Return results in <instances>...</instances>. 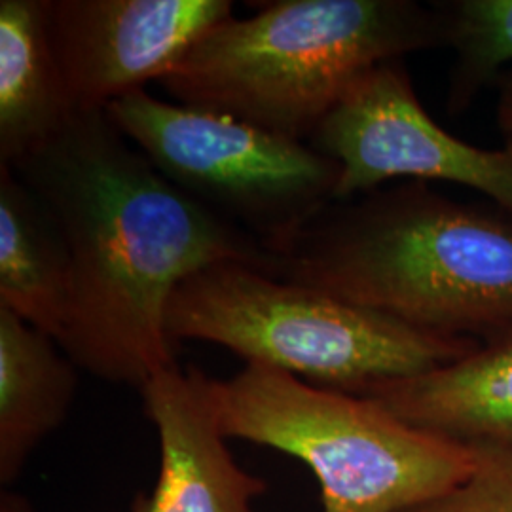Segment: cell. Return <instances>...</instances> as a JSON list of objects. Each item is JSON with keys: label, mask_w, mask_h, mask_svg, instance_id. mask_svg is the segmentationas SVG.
<instances>
[{"label": "cell", "mask_w": 512, "mask_h": 512, "mask_svg": "<svg viewBox=\"0 0 512 512\" xmlns=\"http://www.w3.org/2000/svg\"><path fill=\"white\" fill-rule=\"evenodd\" d=\"M67 243L73 298L57 346L110 384L141 389L177 365L171 296L217 262L264 270L266 249L188 198L112 124L78 112L52 143L12 167Z\"/></svg>", "instance_id": "1"}, {"label": "cell", "mask_w": 512, "mask_h": 512, "mask_svg": "<svg viewBox=\"0 0 512 512\" xmlns=\"http://www.w3.org/2000/svg\"><path fill=\"white\" fill-rule=\"evenodd\" d=\"M266 274L389 315L414 329L475 340L512 336V215L408 181L332 202Z\"/></svg>", "instance_id": "2"}, {"label": "cell", "mask_w": 512, "mask_h": 512, "mask_svg": "<svg viewBox=\"0 0 512 512\" xmlns=\"http://www.w3.org/2000/svg\"><path fill=\"white\" fill-rule=\"evenodd\" d=\"M442 46L439 2L277 0L207 31L160 84L184 107L308 143L363 74Z\"/></svg>", "instance_id": "3"}, {"label": "cell", "mask_w": 512, "mask_h": 512, "mask_svg": "<svg viewBox=\"0 0 512 512\" xmlns=\"http://www.w3.org/2000/svg\"><path fill=\"white\" fill-rule=\"evenodd\" d=\"M167 334L175 344H217L245 365L355 395L454 363L480 346L232 260L184 279L167 308Z\"/></svg>", "instance_id": "4"}, {"label": "cell", "mask_w": 512, "mask_h": 512, "mask_svg": "<svg viewBox=\"0 0 512 512\" xmlns=\"http://www.w3.org/2000/svg\"><path fill=\"white\" fill-rule=\"evenodd\" d=\"M226 439L300 459L321 488L323 512H406L471 475L475 452L401 420L384 404L304 382L270 366L209 378Z\"/></svg>", "instance_id": "5"}, {"label": "cell", "mask_w": 512, "mask_h": 512, "mask_svg": "<svg viewBox=\"0 0 512 512\" xmlns=\"http://www.w3.org/2000/svg\"><path fill=\"white\" fill-rule=\"evenodd\" d=\"M107 114L169 183L268 255L334 202L340 165L308 143L147 90L110 103Z\"/></svg>", "instance_id": "6"}, {"label": "cell", "mask_w": 512, "mask_h": 512, "mask_svg": "<svg viewBox=\"0 0 512 512\" xmlns=\"http://www.w3.org/2000/svg\"><path fill=\"white\" fill-rule=\"evenodd\" d=\"M308 145L340 165L334 202L395 179L454 183L512 215V139L480 148L454 137L423 109L403 59L363 74L311 133Z\"/></svg>", "instance_id": "7"}, {"label": "cell", "mask_w": 512, "mask_h": 512, "mask_svg": "<svg viewBox=\"0 0 512 512\" xmlns=\"http://www.w3.org/2000/svg\"><path fill=\"white\" fill-rule=\"evenodd\" d=\"M232 12L230 0H50V42L74 112L162 82Z\"/></svg>", "instance_id": "8"}, {"label": "cell", "mask_w": 512, "mask_h": 512, "mask_svg": "<svg viewBox=\"0 0 512 512\" xmlns=\"http://www.w3.org/2000/svg\"><path fill=\"white\" fill-rule=\"evenodd\" d=\"M139 391L160 440V475L154 492L139 495L131 512H255L253 501L268 484L247 473L228 450L209 397V376L175 365Z\"/></svg>", "instance_id": "9"}, {"label": "cell", "mask_w": 512, "mask_h": 512, "mask_svg": "<svg viewBox=\"0 0 512 512\" xmlns=\"http://www.w3.org/2000/svg\"><path fill=\"white\" fill-rule=\"evenodd\" d=\"M363 397L475 452L512 456V336L425 374L374 385Z\"/></svg>", "instance_id": "10"}, {"label": "cell", "mask_w": 512, "mask_h": 512, "mask_svg": "<svg viewBox=\"0 0 512 512\" xmlns=\"http://www.w3.org/2000/svg\"><path fill=\"white\" fill-rule=\"evenodd\" d=\"M50 0L0 2V164L14 167L74 118L48 31Z\"/></svg>", "instance_id": "11"}, {"label": "cell", "mask_w": 512, "mask_h": 512, "mask_svg": "<svg viewBox=\"0 0 512 512\" xmlns=\"http://www.w3.org/2000/svg\"><path fill=\"white\" fill-rule=\"evenodd\" d=\"M73 298V266L54 217L18 173L0 164V308L61 336Z\"/></svg>", "instance_id": "12"}, {"label": "cell", "mask_w": 512, "mask_h": 512, "mask_svg": "<svg viewBox=\"0 0 512 512\" xmlns=\"http://www.w3.org/2000/svg\"><path fill=\"white\" fill-rule=\"evenodd\" d=\"M73 361L54 338L0 308V482L12 484L38 446L67 420Z\"/></svg>", "instance_id": "13"}, {"label": "cell", "mask_w": 512, "mask_h": 512, "mask_svg": "<svg viewBox=\"0 0 512 512\" xmlns=\"http://www.w3.org/2000/svg\"><path fill=\"white\" fill-rule=\"evenodd\" d=\"M439 6L446 46L456 52L448 109L458 114L512 63V0H452Z\"/></svg>", "instance_id": "14"}, {"label": "cell", "mask_w": 512, "mask_h": 512, "mask_svg": "<svg viewBox=\"0 0 512 512\" xmlns=\"http://www.w3.org/2000/svg\"><path fill=\"white\" fill-rule=\"evenodd\" d=\"M406 512H512V456L480 452L463 482Z\"/></svg>", "instance_id": "15"}, {"label": "cell", "mask_w": 512, "mask_h": 512, "mask_svg": "<svg viewBox=\"0 0 512 512\" xmlns=\"http://www.w3.org/2000/svg\"><path fill=\"white\" fill-rule=\"evenodd\" d=\"M497 103L495 120L505 139H512V71H505L495 78Z\"/></svg>", "instance_id": "16"}, {"label": "cell", "mask_w": 512, "mask_h": 512, "mask_svg": "<svg viewBox=\"0 0 512 512\" xmlns=\"http://www.w3.org/2000/svg\"><path fill=\"white\" fill-rule=\"evenodd\" d=\"M0 512H33L27 499L16 494H4L0 497Z\"/></svg>", "instance_id": "17"}]
</instances>
